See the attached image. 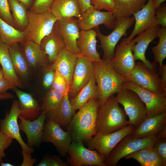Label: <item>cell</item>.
<instances>
[{
  "mask_svg": "<svg viewBox=\"0 0 166 166\" xmlns=\"http://www.w3.org/2000/svg\"><path fill=\"white\" fill-rule=\"evenodd\" d=\"M100 105L98 98L91 99L75 113L67 127L71 136L72 142L87 143L96 135Z\"/></svg>",
  "mask_w": 166,
  "mask_h": 166,
  "instance_id": "obj_1",
  "label": "cell"
},
{
  "mask_svg": "<svg viewBox=\"0 0 166 166\" xmlns=\"http://www.w3.org/2000/svg\"><path fill=\"white\" fill-rule=\"evenodd\" d=\"M93 64L101 105L109 97L119 92L124 83L128 80L115 71L111 60L102 59L99 61L93 62Z\"/></svg>",
  "mask_w": 166,
  "mask_h": 166,
  "instance_id": "obj_2",
  "label": "cell"
},
{
  "mask_svg": "<svg viewBox=\"0 0 166 166\" xmlns=\"http://www.w3.org/2000/svg\"><path fill=\"white\" fill-rule=\"evenodd\" d=\"M128 125L126 115L118 105L115 94L109 97L100 105L96 127V134L118 130Z\"/></svg>",
  "mask_w": 166,
  "mask_h": 166,
  "instance_id": "obj_3",
  "label": "cell"
},
{
  "mask_svg": "<svg viewBox=\"0 0 166 166\" xmlns=\"http://www.w3.org/2000/svg\"><path fill=\"white\" fill-rule=\"evenodd\" d=\"M27 14L25 41H32L40 45L43 38L51 32L57 19L49 10L37 13L28 10Z\"/></svg>",
  "mask_w": 166,
  "mask_h": 166,
  "instance_id": "obj_4",
  "label": "cell"
},
{
  "mask_svg": "<svg viewBox=\"0 0 166 166\" xmlns=\"http://www.w3.org/2000/svg\"><path fill=\"white\" fill-rule=\"evenodd\" d=\"M135 22L133 16L130 17H120L117 18L113 31L109 35H105L100 31L99 27L93 29L96 31L97 37L100 41L99 47L103 52L102 59L111 60L114 53L116 45L121 37L127 35V31Z\"/></svg>",
  "mask_w": 166,
  "mask_h": 166,
  "instance_id": "obj_5",
  "label": "cell"
},
{
  "mask_svg": "<svg viewBox=\"0 0 166 166\" xmlns=\"http://www.w3.org/2000/svg\"><path fill=\"white\" fill-rule=\"evenodd\" d=\"M117 93V101L128 117V124L137 128L146 117L145 104L135 92L129 89L123 88Z\"/></svg>",
  "mask_w": 166,
  "mask_h": 166,
  "instance_id": "obj_6",
  "label": "cell"
},
{
  "mask_svg": "<svg viewBox=\"0 0 166 166\" xmlns=\"http://www.w3.org/2000/svg\"><path fill=\"white\" fill-rule=\"evenodd\" d=\"M131 134L123 138L113 149L104 161L106 166L118 165L119 161L128 154L145 147H152L156 139L155 136L137 138Z\"/></svg>",
  "mask_w": 166,
  "mask_h": 166,
  "instance_id": "obj_7",
  "label": "cell"
},
{
  "mask_svg": "<svg viewBox=\"0 0 166 166\" xmlns=\"http://www.w3.org/2000/svg\"><path fill=\"white\" fill-rule=\"evenodd\" d=\"M136 128L134 125L128 124L112 132L96 134L87 142L88 148L97 150L106 159L119 142L126 136L132 133Z\"/></svg>",
  "mask_w": 166,
  "mask_h": 166,
  "instance_id": "obj_8",
  "label": "cell"
},
{
  "mask_svg": "<svg viewBox=\"0 0 166 166\" xmlns=\"http://www.w3.org/2000/svg\"><path fill=\"white\" fill-rule=\"evenodd\" d=\"M128 81L137 86L160 95H166V88L161 83L156 72L141 61L136 63Z\"/></svg>",
  "mask_w": 166,
  "mask_h": 166,
  "instance_id": "obj_9",
  "label": "cell"
},
{
  "mask_svg": "<svg viewBox=\"0 0 166 166\" xmlns=\"http://www.w3.org/2000/svg\"><path fill=\"white\" fill-rule=\"evenodd\" d=\"M67 163L71 166H106L105 158L96 150L85 147L82 142H72L67 150Z\"/></svg>",
  "mask_w": 166,
  "mask_h": 166,
  "instance_id": "obj_10",
  "label": "cell"
},
{
  "mask_svg": "<svg viewBox=\"0 0 166 166\" xmlns=\"http://www.w3.org/2000/svg\"><path fill=\"white\" fill-rule=\"evenodd\" d=\"M123 88L135 92L145 105L146 117L149 118L166 113V95H160L142 88L129 81L123 84Z\"/></svg>",
  "mask_w": 166,
  "mask_h": 166,
  "instance_id": "obj_11",
  "label": "cell"
},
{
  "mask_svg": "<svg viewBox=\"0 0 166 166\" xmlns=\"http://www.w3.org/2000/svg\"><path fill=\"white\" fill-rule=\"evenodd\" d=\"M134 44L131 40L127 42L123 38L116 47L111 60L115 71L128 80L136 65L132 49Z\"/></svg>",
  "mask_w": 166,
  "mask_h": 166,
  "instance_id": "obj_12",
  "label": "cell"
},
{
  "mask_svg": "<svg viewBox=\"0 0 166 166\" xmlns=\"http://www.w3.org/2000/svg\"><path fill=\"white\" fill-rule=\"evenodd\" d=\"M42 141L52 143L60 155L65 157L72 139L68 131H65L58 124L46 118L44 124Z\"/></svg>",
  "mask_w": 166,
  "mask_h": 166,
  "instance_id": "obj_13",
  "label": "cell"
},
{
  "mask_svg": "<svg viewBox=\"0 0 166 166\" xmlns=\"http://www.w3.org/2000/svg\"><path fill=\"white\" fill-rule=\"evenodd\" d=\"M93 61L81 54L78 55L72 83L68 92L69 100L74 98L94 74Z\"/></svg>",
  "mask_w": 166,
  "mask_h": 166,
  "instance_id": "obj_14",
  "label": "cell"
},
{
  "mask_svg": "<svg viewBox=\"0 0 166 166\" xmlns=\"http://www.w3.org/2000/svg\"><path fill=\"white\" fill-rule=\"evenodd\" d=\"M20 114L18 101L14 100L9 113L3 119L0 121V132L15 139L19 144L22 150L31 154L34 152V149L24 142L20 133L18 119Z\"/></svg>",
  "mask_w": 166,
  "mask_h": 166,
  "instance_id": "obj_15",
  "label": "cell"
},
{
  "mask_svg": "<svg viewBox=\"0 0 166 166\" xmlns=\"http://www.w3.org/2000/svg\"><path fill=\"white\" fill-rule=\"evenodd\" d=\"M116 18L113 11L102 12L95 9L92 6L77 18L79 28L81 30L93 29L100 25L103 24L107 28L114 29Z\"/></svg>",
  "mask_w": 166,
  "mask_h": 166,
  "instance_id": "obj_16",
  "label": "cell"
},
{
  "mask_svg": "<svg viewBox=\"0 0 166 166\" xmlns=\"http://www.w3.org/2000/svg\"><path fill=\"white\" fill-rule=\"evenodd\" d=\"M161 26L160 24L149 28L131 41L135 44L132 46L134 60H140L151 69L157 73V63L151 62L145 56L146 51L149 45L158 37V31Z\"/></svg>",
  "mask_w": 166,
  "mask_h": 166,
  "instance_id": "obj_17",
  "label": "cell"
},
{
  "mask_svg": "<svg viewBox=\"0 0 166 166\" xmlns=\"http://www.w3.org/2000/svg\"><path fill=\"white\" fill-rule=\"evenodd\" d=\"M55 26L66 49L77 55L81 54L77 45L80 33L77 19L72 17L57 19Z\"/></svg>",
  "mask_w": 166,
  "mask_h": 166,
  "instance_id": "obj_18",
  "label": "cell"
},
{
  "mask_svg": "<svg viewBox=\"0 0 166 166\" xmlns=\"http://www.w3.org/2000/svg\"><path fill=\"white\" fill-rule=\"evenodd\" d=\"M18 117L20 121L19 129L26 135V144L32 148L39 147L42 142L44 124L46 118L45 113L42 112L38 118L31 121L26 120L20 115Z\"/></svg>",
  "mask_w": 166,
  "mask_h": 166,
  "instance_id": "obj_19",
  "label": "cell"
},
{
  "mask_svg": "<svg viewBox=\"0 0 166 166\" xmlns=\"http://www.w3.org/2000/svg\"><path fill=\"white\" fill-rule=\"evenodd\" d=\"M156 8L152 0H148L146 4L140 10L133 14L135 26L130 35L124 40L129 42L136 35H139L147 29L159 24L155 16Z\"/></svg>",
  "mask_w": 166,
  "mask_h": 166,
  "instance_id": "obj_20",
  "label": "cell"
},
{
  "mask_svg": "<svg viewBox=\"0 0 166 166\" xmlns=\"http://www.w3.org/2000/svg\"><path fill=\"white\" fill-rule=\"evenodd\" d=\"M20 43L31 68L37 70L49 65L47 57L39 45L32 41H24Z\"/></svg>",
  "mask_w": 166,
  "mask_h": 166,
  "instance_id": "obj_21",
  "label": "cell"
},
{
  "mask_svg": "<svg viewBox=\"0 0 166 166\" xmlns=\"http://www.w3.org/2000/svg\"><path fill=\"white\" fill-rule=\"evenodd\" d=\"M13 89L18 99L20 115L25 119L33 121L38 118L42 112L41 106L30 93L22 91L18 88Z\"/></svg>",
  "mask_w": 166,
  "mask_h": 166,
  "instance_id": "obj_22",
  "label": "cell"
},
{
  "mask_svg": "<svg viewBox=\"0 0 166 166\" xmlns=\"http://www.w3.org/2000/svg\"><path fill=\"white\" fill-rule=\"evenodd\" d=\"M97 34L92 29L88 30H81L79 36L77 41V45L81 54L93 62L101 60L99 52L97 50Z\"/></svg>",
  "mask_w": 166,
  "mask_h": 166,
  "instance_id": "obj_23",
  "label": "cell"
},
{
  "mask_svg": "<svg viewBox=\"0 0 166 166\" xmlns=\"http://www.w3.org/2000/svg\"><path fill=\"white\" fill-rule=\"evenodd\" d=\"M78 55L66 48L64 49L60 52L54 62L49 65L65 77L70 87Z\"/></svg>",
  "mask_w": 166,
  "mask_h": 166,
  "instance_id": "obj_24",
  "label": "cell"
},
{
  "mask_svg": "<svg viewBox=\"0 0 166 166\" xmlns=\"http://www.w3.org/2000/svg\"><path fill=\"white\" fill-rule=\"evenodd\" d=\"M166 126V113L151 117H146L131 134L134 137L144 138L155 136Z\"/></svg>",
  "mask_w": 166,
  "mask_h": 166,
  "instance_id": "obj_25",
  "label": "cell"
},
{
  "mask_svg": "<svg viewBox=\"0 0 166 166\" xmlns=\"http://www.w3.org/2000/svg\"><path fill=\"white\" fill-rule=\"evenodd\" d=\"M40 45L46 56L49 65L54 62L60 52L66 48L55 25L51 32L42 39Z\"/></svg>",
  "mask_w": 166,
  "mask_h": 166,
  "instance_id": "obj_26",
  "label": "cell"
},
{
  "mask_svg": "<svg viewBox=\"0 0 166 166\" xmlns=\"http://www.w3.org/2000/svg\"><path fill=\"white\" fill-rule=\"evenodd\" d=\"M19 43H15L9 46V50L17 75L24 84H27L31 68Z\"/></svg>",
  "mask_w": 166,
  "mask_h": 166,
  "instance_id": "obj_27",
  "label": "cell"
},
{
  "mask_svg": "<svg viewBox=\"0 0 166 166\" xmlns=\"http://www.w3.org/2000/svg\"><path fill=\"white\" fill-rule=\"evenodd\" d=\"M68 91L65 93L63 101L58 107L45 113L46 118L53 121L61 127H67L76 113V110L70 103Z\"/></svg>",
  "mask_w": 166,
  "mask_h": 166,
  "instance_id": "obj_28",
  "label": "cell"
},
{
  "mask_svg": "<svg viewBox=\"0 0 166 166\" xmlns=\"http://www.w3.org/2000/svg\"><path fill=\"white\" fill-rule=\"evenodd\" d=\"M0 64L4 77L15 87L23 89L24 84L17 75L9 53V46L0 39Z\"/></svg>",
  "mask_w": 166,
  "mask_h": 166,
  "instance_id": "obj_29",
  "label": "cell"
},
{
  "mask_svg": "<svg viewBox=\"0 0 166 166\" xmlns=\"http://www.w3.org/2000/svg\"><path fill=\"white\" fill-rule=\"evenodd\" d=\"M49 10L57 19L72 17L78 18L82 15L77 0H55Z\"/></svg>",
  "mask_w": 166,
  "mask_h": 166,
  "instance_id": "obj_30",
  "label": "cell"
},
{
  "mask_svg": "<svg viewBox=\"0 0 166 166\" xmlns=\"http://www.w3.org/2000/svg\"><path fill=\"white\" fill-rule=\"evenodd\" d=\"M99 91L94 74L89 81L73 99L69 100L70 103L76 111L91 99H98Z\"/></svg>",
  "mask_w": 166,
  "mask_h": 166,
  "instance_id": "obj_31",
  "label": "cell"
},
{
  "mask_svg": "<svg viewBox=\"0 0 166 166\" xmlns=\"http://www.w3.org/2000/svg\"><path fill=\"white\" fill-rule=\"evenodd\" d=\"M115 3L114 15L116 18L130 17L141 10L147 0H113Z\"/></svg>",
  "mask_w": 166,
  "mask_h": 166,
  "instance_id": "obj_32",
  "label": "cell"
},
{
  "mask_svg": "<svg viewBox=\"0 0 166 166\" xmlns=\"http://www.w3.org/2000/svg\"><path fill=\"white\" fill-rule=\"evenodd\" d=\"M8 0L14 27L21 31H24L28 24V10L18 0Z\"/></svg>",
  "mask_w": 166,
  "mask_h": 166,
  "instance_id": "obj_33",
  "label": "cell"
},
{
  "mask_svg": "<svg viewBox=\"0 0 166 166\" xmlns=\"http://www.w3.org/2000/svg\"><path fill=\"white\" fill-rule=\"evenodd\" d=\"M0 39L8 46L20 43L25 40L24 32L10 25L0 17Z\"/></svg>",
  "mask_w": 166,
  "mask_h": 166,
  "instance_id": "obj_34",
  "label": "cell"
},
{
  "mask_svg": "<svg viewBox=\"0 0 166 166\" xmlns=\"http://www.w3.org/2000/svg\"><path fill=\"white\" fill-rule=\"evenodd\" d=\"M64 93L50 89L45 94L41 107L45 113L58 107L63 99Z\"/></svg>",
  "mask_w": 166,
  "mask_h": 166,
  "instance_id": "obj_35",
  "label": "cell"
},
{
  "mask_svg": "<svg viewBox=\"0 0 166 166\" xmlns=\"http://www.w3.org/2000/svg\"><path fill=\"white\" fill-rule=\"evenodd\" d=\"M159 41L157 44L152 48L154 62L159 64V68L162 65L166 57V28L161 26L158 31Z\"/></svg>",
  "mask_w": 166,
  "mask_h": 166,
  "instance_id": "obj_36",
  "label": "cell"
},
{
  "mask_svg": "<svg viewBox=\"0 0 166 166\" xmlns=\"http://www.w3.org/2000/svg\"><path fill=\"white\" fill-rule=\"evenodd\" d=\"M70 87L65 77L58 71H55L54 80L50 89L64 93Z\"/></svg>",
  "mask_w": 166,
  "mask_h": 166,
  "instance_id": "obj_37",
  "label": "cell"
},
{
  "mask_svg": "<svg viewBox=\"0 0 166 166\" xmlns=\"http://www.w3.org/2000/svg\"><path fill=\"white\" fill-rule=\"evenodd\" d=\"M152 147H146L125 156L126 159L132 158L137 161L141 166H146L148 155Z\"/></svg>",
  "mask_w": 166,
  "mask_h": 166,
  "instance_id": "obj_38",
  "label": "cell"
},
{
  "mask_svg": "<svg viewBox=\"0 0 166 166\" xmlns=\"http://www.w3.org/2000/svg\"><path fill=\"white\" fill-rule=\"evenodd\" d=\"M0 17L6 23L14 27L8 0H0Z\"/></svg>",
  "mask_w": 166,
  "mask_h": 166,
  "instance_id": "obj_39",
  "label": "cell"
},
{
  "mask_svg": "<svg viewBox=\"0 0 166 166\" xmlns=\"http://www.w3.org/2000/svg\"><path fill=\"white\" fill-rule=\"evenodd\" d=\"M55 0H34L29 10L37 13H42L49 10Z\"/></svg>",
  "mask_w": 166,
  "mask_h": 166,
  "instance_id": "obj_40",
  "label": "cell"
},
{
  "mask_svg": "<svg viewBox=\"0 0 166 166\" xmlns=\"http://www.w3.org/2000/svg\"><path fill=\"white\" fill-rule=\"evenodd\" d=\"M152 148L160 156L163 166H166V138L156 139Z\"/></svg>",
  "mask_w": 166,
  "mask_h": 166,
  "instance_id": "obj_41",
  "label": "cell"
},
{
  "mask_svg": "<svg viewBox=\"0 0 166 166\" xmlns=\"http://www.w3.org/2000/svg\"><path fill=\"white\" fill-rule=\"evenodd\" d=\"M90 3L97 10H105L108 11H114L115 3L113 0H91Z\"/></svg>",
  "mask_w": 166,
  "mask_h": 166,
  "instance_id": "obj_42",
  "label": "cell"
},
{
  "mask_svg": "<svg viewBox=\"0 0 166 166\" xmlns=\"http://www.w3.org/2000/svg\"><path fill=\"white\" fill-rule=\"evenodd\" d=\"M44 73L42 79V84L46 89L50 88L53 84L56 70L51 68L49 65L43 69Z\"/></svg>",
  "mask_w": 166,
  "mask_h": 166,
  "instance_id": "obj_43",
  "label": "cell"
},
{
  "mask_svg": "<svg viewBox=\"0 0 166 166\" xmlns=\"http://www.w3.org/2000/svg\"><path fill=\"white\" fill-rule=\"evenodd\" d=\"M155 16L158 23L162 27H166V4L164 2L156 8Z\"/></svg>",
  "mask_w": 166,
  "mask_h": 166,
  "instance_id": "obj_44",
  "label": "cell"
},
{
  "mask_svg": "<svg viewBox=\"0 0 166 166\" xmlns=\"http://www.w3.org/2000/svg\"><path fill=\"white\" fill-rule=\"evenodd\" d=\"M13 139L0 132V164L3 161L2 158L6 156L4 150L10 145Z\"/></svg>",
  "mask_w": 166,
  "mask_h": 166,
  "instance_id": "obj_45",
  "label": "cell"
},
{
  "mask_svg": "<svg viewBox=\"0 0 166 166\" xmlns=\"http://www.w3.org/2000/svg\"><path fill=\"white\" fill-rule=\"evenodd\" d=\"M146 166H163L160 156L152 148L148 155Z\"/></svg>",
  "mask_w": 166,
  "mask_h": 166,
  "instance_id": "obj_46",
  "label": "cell"
},
{
  "mask_svg": "<svg viewBox=\"0 0 166 166\" xmlns=\"http://www.w3.org/2000/svg\"><path fill=\"white\" fill-rule=\"evenodd\" d=\"M21 152L23 158V161L21 166H32L36 162V159L32 158L31 153L22 150Z\"/></svg>",
  "mask_w": 166,
  "mask_h": 166,
  "instance_id": "obj_47",
  "label": "cell"
},
{
  "mask_svg": "<svg viewBox=\"0 0 166 166\" xmlns=\"http://www.w3.org/2000/svg\"><path fill=\"white\" fill-rule=\"evenodd\" d=\"M67 162L62 160L59 156L49 157V166H68Z\"/></svg>",
  "mask_w": 166,
  "mask_h": 166,
  "instance_id": "obj_48",
  "label": "cell"
},
{
  "mask_svg": "<svg viewBox=\"0 0 166 166\" xmlns=\"http://www.w3.org/2000/svg\"><path fill=\"white\" fill-rule=\"evenodd\" d=\"M14 87L8 80L4 78L0 80V94L4 93Z\"/></svg>",
  "mask_w": 166,
  "mask_h": 166,
  "instance_id": "obj_49",
  "label": "cell"
},
{
  "mask_svg": "<svg viewBox=\"0 0 166 166\" xmlns=\"http://www.w3.org/2000/svg\"><path fill=\"white\" fill-rule=\"evenodd\" d=\"M159 69L160 80L163 86L166 88V64H163Z\"/></svg>",
  "mask_w": 166,
  "mask_h": 166,
  "instance_id": "obj_50",
  "label": "cell"
},
{
  "mask_svg": "<svg viewBox=\"0 0 166 166\" xmlns=\"http://www.w3.org/2000/svg\"><path fill=\"white\" fill-rule=\"evenodd\" d=\"M79 4L81 14L92 6L90 3L91 0H77Z\"/></svg>",
  "mask_w": 166,
  "mask_h": 166,
  "instance_id": "obj_51",
  "label": "cell"
},
{
  "mask_svg": "<svg viewBox=\"0 0 166 166\" xmlns=\"http://www.w3.org/2000/svg\"><path fill=\"white\" fill-rule=\"evenodd\" d=\"M24 5L27 10L31 8L34 0H18Z\"/></svg>",
  "mask_w": 166,
  "mask_h": 166,
  "instance_id": "obj_52",
  "label": "cell"
},
{
  "mask_svg": "<svg viewBox=\"0 0 166 166\" xmlns=\"http://www.w3.org/2000/svg\"><path fill=\"white\" fill-rule=\"evenodd\" d=\"M14 97L13 94L8 92L0 94V100L13 99Z\"/></svg>",
  "mask_w": 166,
  "mask_h": 166,
  "instance_id": "obj_53",
  "label": "cell"
},
{
  "mask_svg": "<svg viewBox=\"0 0 166 166\" xmlns=\"http://www.w3.org/2000/svg\"><path fill=\"white\" fill-rule=\"evenodd\" d=\"M156 137V139L166 138V126L157 134Z\"/></svg>",
  "mask_w": 166,
  "mask_h": 166,
  "instance_id": "obj_54",
  "label": "cell"
},
{
  "mask_svg": "<svg viewBox=\"0 0 166 166\" xmlns=\"http://www.w3.org/2000/svg\"><path fill=\"white\" fill-rule=\"evenodd\" d=\"M49 157L46 156L43 157L41 162L38 164L37 166H49Z\"/></svg>",
  "mask_w": 166,
  "mask_h": 166,
  "instance_id": "obj_55",
  "label": "cell"
},
{
  "mask_svg": "<svg viewBox=\"0 0 166 166\" xmlns=\"http://www.w3.org/2000/svg\"><path fill=\"white\" fill-rule=\"evenodd\" d=\"M166 0H152L153 4L154 7L156 9L160 5L164 3Z\"/></svg>",
  "mask_w": 166,
  "mask_h": 166,
  "instance_id": "obj_56",
  "label": "cell"
},
{
  "mask_svg": "<svg viewBox=\"0 0 166 166\" xmlns=\"http://www.w3.org/2000/svg\"><path fill=\"white\" fill-rule=\"evenodd\" d=\"M0 166H13L14 165L9 163H4L2 161L0 163Z\"/></svg>",
  "mask_w": 166,
  "mask_h": 166,
  "instance_id": "obj_57",
  "label": "cell"
},
{
  "mask_svg": "<svg viewBox=\"0 0 166 166\" xmlns=\"http://www.w3.org/2000/svg\"><path fill=\"white\" fill-rule=\"evenodd\" d=\"M4 78L1 67H0V80Z\"/></svg>",
  "mask_w": 166,
  "mask_h": 166,
  "instance_id": "obj_58",
  "label": "cell"
}]
</instances>
